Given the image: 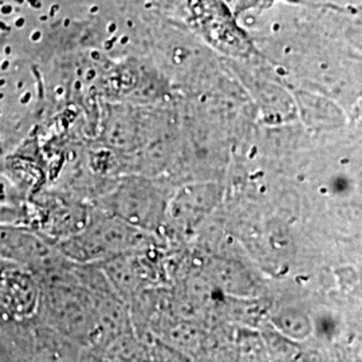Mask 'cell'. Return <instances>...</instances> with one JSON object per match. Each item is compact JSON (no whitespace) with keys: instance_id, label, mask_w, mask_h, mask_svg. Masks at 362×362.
<instances>
[{"instance_id":"cell-1","label":"cell","mask_w":362,"mask_h":362,"mask_svg":"<svg viewBox=\"0 0 362 362\" xmlns=\"http://www.w3.org/2000/svg\"><path fill=\"white\" fill-rule=\"evenodd\" d=\"M215 192L211 187L194 185L184 188L182 192L173 199L170 206L172 219L180 223L181 226L194 224L203 219L214 206Z\"/></svg>"},{"instance_id":"cell-2","label":"cell","mask_w":362,"mask_h":362,"mask_svg":"<svg viewBox=\"0 0 362 362\" xmlns=\"http://www.w3.org/2000/svg\"><path fill=\"white\" fill-rule=\"evenodd\" d=\"M274 324L281 333L291 338H305L311 332L309 318L297 310L281 311Z\"/></svg>"},{"instance_id":"cell-3","label":"cell","mask_w":362,"mask_h":362,"mask_svg":"<svg viewBox=\"0 0 362 362\" xmlns=\"http://www.w3.org/2000/svg\"><path fill=\"white\" fill-rule=\"evenodd\" d=\"M214 275L220 286L226 290H233V291L248 290L246 275L240 269L235 267L233 264H219V266L216 264V267L214 269Z\"/></svg>"}]
</instances>
